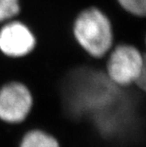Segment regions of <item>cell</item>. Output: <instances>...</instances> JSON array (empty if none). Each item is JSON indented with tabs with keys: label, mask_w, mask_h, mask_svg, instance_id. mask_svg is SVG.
<instances>
[{
	"label": "cell",
	"mask_w": 146,
	"mask_h": 147,
	"mask_svg": "<svg viewBox=\"0 0 146 147\" xmlns=\"http://www.w3.org/2000/svg\"><path fill=\"white\" fill-rule=\"evenodd\" d=\"M144 54L132 45H119L108 57L106 70L109 80L119 86L135 84L143 65Z\"/></svg>",
	"instance_id": "cell-2"
},
{
	"label": "cell",
	"mask_w": 146,
	"mask_h": 147,
	"mask_svg": "<svg viewBox=\"0 0 146 147\" xmlns=\"http://www.w3.org/2000/svg\"><path fill=\"white\" fill-rule=\"evenodd\" d=\"M139 86V89L142 91L146 92V54H144V60H143V65H142L141 74L138 78V80L135 83Z\"/></svg>",
	"instance_id": "cell-8"
},
{
	"label": "cell",
	"mask_w": 146,
	"mask_h": 147,
	"mask_svg": "<svg viewBox=\"0 0 146 147\" xmlns=\"http://www.w3.org/2000/svg\"><path fill=\"white\" fill-rule=\"evenodd\" d=\"M118 2L129 13L146 17V0H118Z\"/></svg>",
	"instance_id": "cell-6"
},
{
	"label": "cell",
	"mask_w": 146,
	"mask_h": 147,
	"mask_svg": "<svg viewBox=\"0 0 146 147\" xmlns=\"http://www.w3.org/2000/svg\"><path fill=\"white\" fill-rule=\"evenodd\" d=\"M36 40L26 25L13 21L0 30V49L10 57H23L33 51Z\"/></svg>",
	"instance_id": "cell-4"
},
{
	"label": "cell",
	"mask_w": 146,
	"mask_h": 147,
	"mask_svg": "<svg viewBox=\"0 0 146 147\" xmlns=\"http://www.w3.org/2000/svg\"><path fill=\"white\" fill-rule=\"evenodd\" d=\"M76 41L90 56L102 58L113 45L110 20L101 10L90 7L81 11L73 24Z\"/></svg>",
	"instance_id": "cell-1"
},
{
	"label": "cell",
	"mask_w": 146,
	"mask_h": 147,
	"mask_svg": "<svg viewBox=\"0 0 146 147\" xmlns=\"http://www.w3.org/2000/svg\"><path fill=\"white\" fill-rule=\"evenodd\" d=\"M19 10L18 0H0V22L14 17Z\"/></svg>",
	"instance_id": "cell-7"
},
{
	"label": "cell",
	"mask_w": 146,
	"mask_h": 147,
	"mask_svg": "<svg viewBox=\"0 0 146 147\" xmlns=\"http://www.w3.org/2000/svg\"><path fill=\"white\" fill-rule=\"evenodd\" d=\"M18 147H60V143L52 134L34 128L24 134Z\"/></svg>",
	"instance_id": "cell-5"
},
{
	"label": "cell",
	"mask_w": 146,
	"mask_h": 147,
	"mask_svg": "<svg viewBox=\"0 0 146 147\" xmlns=\"http://www.w3.org/2000/svg\"><path fill=\"white\" fill-rule=\"evenodd\" d=\"M33 105L32 93L25 84L17 82L0 89V120L8 123H20L30 115Z\"/></svg>",
	"instance_id": "cell-3"
},
{
	"label": "cell",
	"mask_w": 146,
	"mask_h": 147,
	"mask_svg": "<svg viewBox=\"0 0 146 147\" xmlns=\"http://www.w3.org/2000/svg\"><path fill=\"white\" fill-rule=\"evenodd\" d=\"M145 43H146V38H145ZM145 45H146V44H145Z\"/></svg>",
	"instance_id": "cell-9"
}]
</instances>
